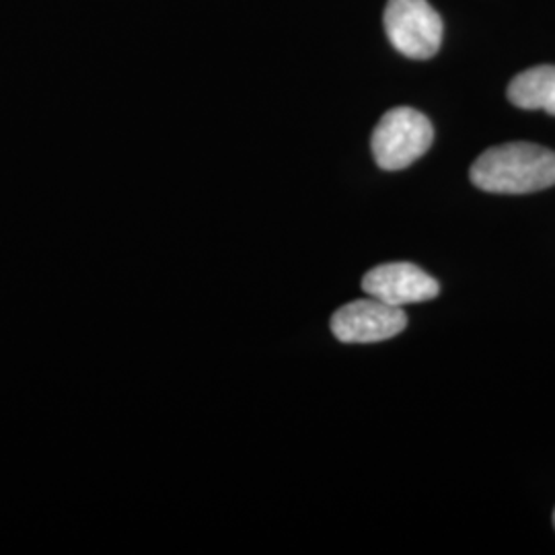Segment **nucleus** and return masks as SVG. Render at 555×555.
I'll return each mask as SVG.
<instances>
[{"label": "nucleus", "mask_w": 555, "mask_h": 555, "mask_svg": "<svg viewBox=\"0 0 555 555\" xmlns=\"http://www.w3.org/2000/svg\"><path fill=\"white\" fill-rule=\"evenodd\" d=\"M469 178L490 194H533L555 185V153L531 144L508 142L477 157Z\"/></svg>", "instance_id": "obj_1"}, {"label": "nucleus", "mask_w": 555, "mask_h": 555, "mask_svg": "<svg viewBox=\"0 0 555 555\" xmlns=\"http://www.w3.org/2000/svg\"><path fill=\"white\" fill-rule=\"evenodd\" d=\"M435 140L430 119L412 107L387 112L373 132V157L385 171H401L428 153Z\"/></svg>", "instance_id": "obj_2"}, {"label": "nucleus", "mask_w": 555, "mask_h": 555, "mask_svg": "<svg viewBox=\"0 0 555 555\" xmlns=\"http://www.w3.org/2000/svg\"><path fill=\"white\" fill-rule=\"evenodd\" d=\"M385 31L397 52L408 59H433L442 43V20L428 0H389Z\"/></svg>", "instance_id": "obj_3"}, {"label": "nucleus", "mask_w": 555, "mask_h": 555, "mask_svg": "<svg viewBox=\"0 0 555 555\" xmlns=\"http://www.w3.org/2000/svg\"><path fill=\"white\" fill-rule=\"evenodd\" d=\"M408 327L403 307L387 305L377 298H360L337 309L332 332L344 344H375L399 336Z\"/></svg>", "instance_id": "obj_4"}, {"label": "nucleus", "mask_w": 555, "mask_h": 555, "mask_svg": "<svg viewBox=\"0 0 555 555\" xmlns=\"http://www.w3.org/2000/svg\"><path fill=\"white\" fill-rule=\"evenodd\" d=\"M362 291L387 305L403 307L437 298L440 284L414 263L396 261L366 272L362 278Z\"/></svg>", "instance_id": "obj_5"}, {"label": "nucleus", "mask_w": 555, "mask_h": 555, "mask_svg": "<svg viewBox=\"0 0 555 555\" xmlns=\"http://www.w3.org/2000/svg\"><path fill=\"white\" fill-rule=\"evenodd\" d=\"M508 100L520 109H543L555 116V66L541 64L516 75L508 85Z\"/></svg>", "instance_id": "obj_6"}, {"label": "nucleus", "mask_w": 555, "mask_h": 555, "mask_svg": "<svg viewBox=\"0 0 555 555\" xmlns=\"http://www.w3.org/2000/svg\"><path fill=\"white\" fill-rule=\"evenodd\" d=\"M554 525H555V513H554Z\"/></svg>", "instance_id": "obj_7"}]
</instances>
